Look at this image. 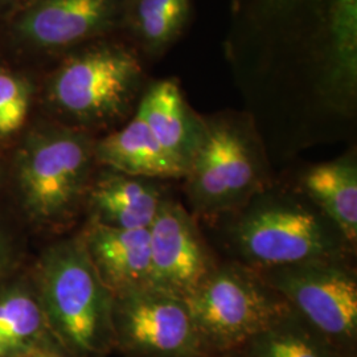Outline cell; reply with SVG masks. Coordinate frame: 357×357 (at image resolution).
Here are the masks:
<instances>
[{"label":"cell","mask_w":357,"mask_h":357,"mask_svg":"<svg viewBox=\"0 0 357 357\" xmlns=\"http://www.w3.org/2000/svg\"><path fill=\"white\" fill-rule=\"evenodd\" d=\"M0 258H1V249H0Z\"/></svg>","instance_id":"obj_22"},{"label":"cell","mask_w":357,"mask_h":357,"mask_svg":"<svg viewBox=\"0 0 357 357\" xmlns=\"http://www.w3.org/2000/svg\"><path fill=\"white\" fill-rule=\"evenodd\" d=\"M230 259L258 271L314 261L351 259L356 248L298 187L274 183L217 220Z\"/></svg>","instance_id":"obj_1"},{"label":"cell","mask_w":357,"mask_h":357,"mask_svg":"<svg viewBox=\"0 0 357 357\" xmlns=\"http://www.w3.org/2000/svg\"><path fill=\"white\" fill-rule=\"evenodd\" d=\"M35 1H38V0H35Z\"/></svg>","instance_id":"obj_23"},{"label":"cell","mask_w":357,"mask_h":357,"mask_svg":"<svg viewBox=\"0 0 357 357\" xmlns=\"http://www.w3.org/2000/svg\"><path fill=\"white\" fill-rule=\"evenodd\" d=\"M149 231L153 289L185 301L217 265L197 218L167 195Z\"/></svg>","instance_id":"obj_9"},{"label":"cell","mask_w":357,"mask_h":357,"mask_svg":"<svg viewBox=\"0 0 357 357\" xmlns=\"http://www.w3.org/2000/svg\"><path fill=\"white\" fill-rule=\"evenodd\" d=\"M192 0H125L123 20L149 59L165 54L190 22Z\"/></svg>","instance_id":"obj_16"},{"label":"cell","mask_w":357,"mask_h":357,"mask_svg":"<svg viewBox=\"0 0 357 357\" xmlns=\"http://www.w3.org/2000/svg\"><path fill=\"white\" fill-rule=\"evenodd\" d=\"M57 343L38 299L13 289L0 295V357H22Z\"/></svg>","instance_id":"obj_17"},{"label":"cell","mask_w":357,"mask_h":357,"mask_svg":"<svg viewBox=\"0 0 357 357\" xmlns=\"http://www.w3.org/2000/svg\"><path fill=\"white\" fill-rule=\"evenodd\" d=\"M125 0H38L19 29L40 47L63 48L109 32L123 20Z\"/></svg>","instance_id":"obj_10"},{"label":"cell","mask_w":357,"mask_h":357,"mask_svg":"<svg viewBox=\"0 0 357 357\" xmlns=\"http://www.w3.org/2000/svg\"><path fill=\"white\" fill-rule=\"evenodd\" d=\"M209 357H243L238 351L234 352H225V354H213Z\"/></svg>","instance_id":"obj_21"},{"label":"cell","mask_w":357,"mask_h":357,"mask_svg":"<svg viewBox=\"0 0 357 357\" xmlns=\"http://www.w3.org/2000/svg\"><path fill=\"white\" fill-rule=\"evenodd\" d=\"M38 291L53 337L72 356L105 357L114 351V296L98 277L81 236L44 253Z\"/></svg>","instance_id":"obj_3"},{"label":"cell","mask_w":357,"mask_h":357,"mask_svg":"<svg viewBox=\"0 0 357 357\" xmlns=\"http://www.w3.org/2000/svg\"><path fill=\"white\" fill-rule=\"evenodd\" d=\"M94 144L75 128H47L26 141L17 159V184L32 218L59 225L76 215L93 178Z\"/></svg>","instance_id":"obj_6"},{"label":"cell","mask_w":357,"mask_h":357,"mask_svg":"<svg viewBox=\"0 0 357 357\" xmlns=\"http://www.w3.org/2000/svg\"><path fill=\"white\" fill-rule=\"evenodd\" d=\"M114 351L125 357H209L185 301L146 289L114 298Z\"/></svg>","instance_id":"obj_8"},{"label":"cell","mask_w":357,"mask_h":357,"mask_svg":"<svg viewBox=\"0 0 357 357\" xmlns=\"http://www.w3.org/2000/svg\"><path fill=\"white\" fill-rule=\"evenodd\" d=\"M296 187L331 220L345 240L356 248V155L348 153L308 167Z\"/></svg>","instance_id":"obj_15"},{"label":"cell","mask_w":357,"mask_h":357,"mask_svg":"<svg viewBox=\"0 0 357 357\" xmlns=\"http://www.w3.org/2000/svg\"><path fill=\"white\" fill-rule=\"evenodd\" d=\"M144 88L137 50L107 43L68 57L52 78L50 98L78 126L100 128L135 113Z\"/></svg>","instance_id":"obj_4"},{"label":"cell","mask_w":357,"mask_h":357,"mask_svg":"<svg viewBox=\"0 0 357 357\" xmlns=\"http://www.w3.org/2000/svg\"><path fill=\"white\" fill-rule=\"evenodd\" d=\"M238 352L243 357H344L293 310L258 333Z\"/></svg>","instance_id":"obj_18"},{"label":"cell","mask_w":357,"mask_h":357,"mask_svg":"<svg viewBox=\"0 0 357 357\" xmlns=\"http://www.w3.org/2000/svg\"><path fill=\"white\" fill-rule=\"evenodd\" d=\"M162 180L103 168L91 178L86 192L89 222L119 229H149L168 195Z\"/></svg>","instance_id":"obj_12"},{"label":"cell","mask_w":357,"mask_h":357,"mask_svg":"<svg viewBox=\"0 0 357 357\" xmlns=\"http://www.w3.org/2000/svg\"><path fill=\"white\" fill-rule=\"evenodd\" d=\"M294 312L344 357H357V274L351 259L259 271Z\"/></svg>","instance_id":"obj_7"},{"label":"cell","mask_w":357,"mask_h":357,"mask_svg":"<svg viewBox=\"0 0 357 357\" xmlns=\"http://www.w3.org/2000/svg\"><path fill=\"white\" fill-rule=\"evenodd\" d=\"M31 89L26 81L0 70V135L16 132L26 122Z\"/></svg>","instance_id":"obj_19"},{"label":"cell","mask_w":357,"mask_h":357,"mask_svg":"<svg viewBox=\"0 0 357 357\" xmlns=\"http://www.w3.org/2000/svg\"><path fill=\"white\" fill-rule=\"evenodd\" d=\"M135 113L150 128L155 139L181 165L187 167L197 149L203 131V115L192 110L175 78L149 84Z\"/></svg>","instance_id":"obj_13"},{"label":"cell","mask_w":357,"mask_h":357,"mask_svg":"<svg viewBox=\"0 0 357 357\" xmlns=\"http://www.w3.org/2000/svg\"><path fill=\"white\" fill-rule=\"evenodd\" d=\"M185 303L212 354L241 349L291 311L258 270L233 259L217 262Z\"/></svg>","instance_id":"obj_5"},{"label":"cell","mask_w":357,"mask_h":357,"mask_svg":"<svg viewBox=\"0 0 357 357\" xmlns=\"http://www.w3.org/2000/svg\"><path fill=\"white\" fill-rule=\"evenodd\" d=\"M79 236L98 277L114 298L153 289L149 229L89 222Z\"/></svg>","instance_id":"obj_11"},{"label":"cell","mask_w":357,"mask_h":357,"mask_svg":"<svg viewBox=\"0 0 357 357\" xmlns=\"http://www.w3.org/2000/svg\"><path fill=\"white\" fill-rule=\"evenodd\" d=\"M183 180L187 209L212 222L270 187L268 156L253 119L240 113L203 116L200 142Z\"/></svg>","instance_id":"obj_2"},{"label":"cell","mask_w":357,"mask_h":357,"mask_svg":"<svg viewBox=\"0 0 357 357\" xmlns=\"http://www.w3.org/2000/svg\"><path fill=\"white\" fill-rule=\"evenodd\" d=\"M94 156L103 168L130 176L166 181L187 175V167L167 153L138 113L125 128L96 142Z\"/></svg>","instance_id":"obj_14"},{"label":"cell","mask_w":357,"mask_h":357,"mask_svg":"<svg viewBox=\"0 0 357 357\" xmlns=\"http://www.w3.org/2000/svg\"><path fill=\"white\" fill-rule=\"evenodd\" d=\"M22 357H73L68 351L59 343H51V344L40 347L38 349L26 354Z\"/></svg>","instance_id":"obj_20"}]
</instances>
